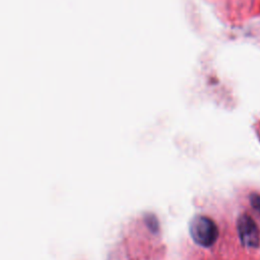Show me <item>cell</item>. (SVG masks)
Listing matches in <instances>:
<instances>
[{
    "label": "cell",
    "mask_w": 260,
    "mask_h": 260,
    "mask_svg": "<svg viewBox=\"0 0 260 260\" xmlns=\"http://www.w3.org/2000/svg\"><path fill=\"white\" fill-rule=\"evenodd\" d=\"M237 232L239 239L247 248H257L260 244V233L253 217L243 213L237 220Z\"/></svg>",
    "instance_id": "obj_2"
},
{
    "label": "cell",
    "mask_w": 260,
    "mask_h": 260,
    "mask_svg": "<svg viewBox=\"0 0 260 260\" xmlns=\"http://www.w3.org/2000/svg\"><path fill=\"white\" fill-rule=\"evenodd\" d=\"M144 219L146 225L152 233H156L158 231V221L153 214H146L144 216Z\"/></svg>",
    "instance_id": "obj_3"
},
{
    "label": "cell",
    "mask_w": 260,
    "mask_h": 260,
    "mask_svg": "<svg viewBox=\"0 0 260 260\" xmlns=\"http://www.w3.org/2000/svg\"><path fill=\"white\" fill-rule=\"evenodd\" d=\"M189 234L195 244L208 248L217 240L218 229L215 222L205 215H195L189 222Z\"/></svg>",
    "instance_id": "obj_1"
},
{
    "label": "cell",
    "mask_w": 260,
    "mask_h": 260,
    "mask_svg": "<svg viewBox=\"0 0 260 260\" xmlns=\"http://www.w3.org/2000/svg\"><path fill=\"white\" fill-rule=\"evenodd\" d=\"M251 206L260 213V194L258 193H252L249 197Z\"/></svg>",
    "instance_id": "obj_4"
}]
</instances>
